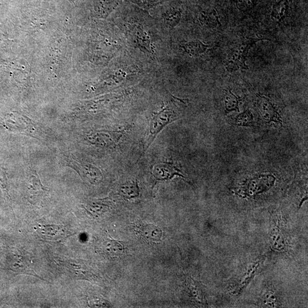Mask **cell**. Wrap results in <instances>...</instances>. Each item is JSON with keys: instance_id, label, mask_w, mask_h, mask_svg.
<instances>
[{"instance_id": "obj_1", "label": "cell", "mask_w": 308, "mask_h": 308, "mask_svg": "<svg viewBox=\"0 0 308 308\" xmlns=\"http://www.w3.org/2000/svg\"><path fill=\"white\" fill-rule=\"evenodd\" d=\"M183 100L173 97L168 104L159 112L154 114L149 124V134L144 144V152H146L156 136L169 123L178 120L181 116L184 105Z\"/></svg>"}, {"instance_id": "obj_2", "label": "cell", "mask_w": 308, "mask_h": 308, "mask_svg": "<svg viewBox=\"0 0 308 308\" xmlns=\"http://www.w3.org/2000/svg\"><path fill=\"white\" fill-rule=\"evenodd\" d=\"M266 39H267L246 38L237 42L229 50L227 55L224 65L228 71L235 72L248 69L246 61L249 50L256 42Z\"/></svg>"}, {"instance_id": "obj_3", "label": "cell", "mask_w": 308, "mask_h": 308, "mask_svg": "<svg viewBox=\"0 0 308 308\" xmlns=\"http://www.w3.org/2000/svg\"><path fill=\"white\" fill-rule=\"evenodd\" d=\"M6 123L8 129L31 137L39 139L45 134L40 124L20 114H13L7 119Z\"/></svg>"}, {"instance_id": "obj_4", "label": "cell", "mask_w": 308, "mask_h": 308, "mask_svg": "<svg viewBox=\"0 0 308 308\" xmlns=\"http://www.w3.org/2000/svg\"><path fill=\"white\" fill-rule=\"evenodd\" d=\"M64 160L66 165L76 170L85 181L92 184H98L102 181L103 175L97 167L90 164H82L71 157H66Z\"/></svg>"}, {"instance_id": "obj_5", "label": "cell", "mask_w": 308, "mask_h": 308, "mask_svg": "<svg viewBox=\"0 0 308 308\" xmlns=\"http://www.w3.org/2000/svg\"><path fill=\"white\" fill-rule=\"evenodd\" d=\"M122 131H97L87 136L88 140L100 147H113L122 137Z\"/></svg>"}, {"instance_id": "obj_6", "label": "cell", "mask_w": 308, "mask_h": 308, "mask_svg": "<svg viewBox=\"0 0 308 308\" xmlns=\"http://www.w3.org/2000/svg\"><path fill=\"white\" fill-rule=\"evenodd\" d=\"M256 107L263 120L266 122L281 123L278 112L272 101L265 96H258Z\"/></svg>"}, {"instance_id": "obj_7", "label": "cell", "mask_w": 308, "mask_h": 308, "mask_svg": "<svg viewBox=\"0 0 308 308\" xmlns=\"http://www.w3.org/2000/svg\"><path fill=\"white\" fill-rule=\"evenodd\" d=\"M62 265L67 268L75 278L92 281L95 279L94 273L90 267L81 263L74 261H61Z\"/></svg>"}, {"instance_id": "obj_8", "label": "cell", "mask_w": 308, "mask_h": 308, "mask_svg": "<svg viewBox=\"0 0 308 308\" xmlns=\"http://www.w3.org/2000/svg\"><path fill=\"white\" fill-rule=\"evenodd\" d=\"M152 173L153 178L158 181L170 180L176 175L184 177L181 171L173 163H164L157 165L153 167Z\"/></svg>"}, {"instance_id": "obj_9", "label": "cell", "mask_w": 308, "mask_h": 308, "mask_svg": "<svg viewBox=\"0 0 308 308\" xmlns=\"http://www.w3.org/2000/svg\"><path fill=\"white\" fill-rule=\"evenodd\" d=\"M100 249L110 258L121 256L125 252L124 245L121 242L112 239L111 236L101 241Z\"/></svg>"}, {"instance_id": "obj_10", "label": "cell", "mask_w": 308, "mask_h": 308, "mask_svg": "<svg viewBox=\"0 0 308 308\" xmlns=\"http://www.w3.org/2000/svg\"><path fill=\"white\" fill-rule=\"evenodd\" d=\"M28 191L30 199L36 201L46 195L49 189L43 186L38 174L35 173L31 175L29 178Z\"/></svg>"}, {"instance_id": "obj_11", "label": "cell", "mask_w": 308, "mask_h": 308, "mask_svg": "<svg viewBox=\"0 0 308 308\" xmlns=\"http://www.w3.org/2000/svg\"><path fill=\"white\" fill-rule=\"evenodd\" d=\"M140 232L145 239L152 243L160 241L163 236L161 229L151 224L140 227Z\"/></svg>"}, {"instance_id": "obj_12", "label": "cell", "mask_w": 308, "mask_h": 308, "mask_svg": "<svg viewBox=\"0 0 308 308\" xmlns=\"http://www.w3.org/2000/svg\"><path fill=\"white\" fill-rule=\"evenodd\" d=\"M288 0H279L273 6L271 19L277 22L283 21L288 13Z\"/></svg>"}, {"instance_id": "obj_13", "label": "cell", "mask_w": 308, "mask_h": 308, "mask_svg": "<svg viewBox=\"0 0 308 308\" xmlns=\"http://www.w3.org/2000/svg\"><path fill=\"white\" fill-rule=\"evenodd\" d=\"M240 100L238 96L233 93L231 90L227 91L223 97L226 111L229 113L238 111Z\"/></svg>"}, {"instance_id": "obj_14", "label": "cell", "mask_w": 308, "mask_h": 308, "mask_svg": "<svg viewBox=\"0 0 308 308\" xmlns=\"http://www.w3.org/2000/svg\"><path fill=\"white\" fill-rule=\"evenodd\" d=\"M183 48L190 56H197L203 54L209 49L210 46L205 45L200 41H191L185 43Z\"/></svg>"}, {"instance_id": "obj_15", "label": "cell", "mask_w": 308, "mask_h": 308, "mask_svg": "<svg viewBox=\"0 0 308 308\" xmlns=\"http://www.w3.org/2000/svg\"><path fill=\"white\" fill-rule=\"evenodd\" d=\"M42 234L53 239H59L65 234V228L63 226H43L41 229Z\"/></svg>"}, {"instance_id": "obj_16", "label": "cell", "mask_w": 308, "mask_h": 308, "mask_svg": "<svg viewBox=\"0 0 308 308\" xmlns=\"http://www.w3.org/2000/svg\"><path fill=\"white\" fill-rule=\"evenodd\" d=\"M201 21L210 28H215L221 26L219 15L215 10L204 12L201 16Z\"/></svg>"}, {"instance_id": "obj_17", "label": "cell", "mask_w": 308, "mask_h": 308, "mask_svg": "<svg viewBox=\"0 0 308 308\" xmlns=\"http://www.w3.org/2000/svg\"><path fill=\"white\" fill-rule=\"evenodd\" d=\"M120 191L121 196L126 199H132V198L138 196L139 194V187L136 182L122 185Z\"/></svg>"}, {"instance_id": "obj_18", "label": "cell", "mask_w": 308, "mask_h": 308, "mask_svg": "<svg viewBox=\"0 0 308 308\" xmlns=\"http://www.w3.org/2000/svg\"><path fill=\"white\" fill-rule=\"evenodd\" d=\"M253 117L251 112L249 111L239 114L235 120V124L239 126L248 127L253 125Z\"/></svg>"}, {"instance_id": "obj_19", "label": "cell", "mask_w": 308, "mask_h": 308, "mask_svg": "<svg viewBox=\"0 0 308 308\" xmlns=\"http://www.w3.org/2000/svg\"><path fill=\"white\" fill-rule=\"evenodd\" d=\"M0 188H1L3 191L9 196L7 175L6 173L4 172L3 170L1 168H0Z\"/></svg>"}, {"instance_id": "obj_20", "label": "cell", "mask_w": 308, "mask_h": 308, "mask_svg": "<svg viewBox=\"0 0 308 308\" xmlns=\"http://www.w3.org/2000/svg\"><path fill=\"white\" fill-rule=\"evenodd\" d=\"M253 5V0H237L236 6L240 11L249 10Z\"/></svg>"}]
</instances>
